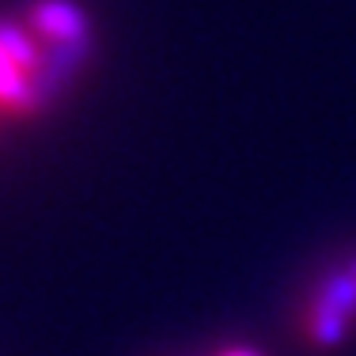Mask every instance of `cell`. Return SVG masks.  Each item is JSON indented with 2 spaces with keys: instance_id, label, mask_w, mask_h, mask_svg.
Masks as SVG:
<instances>
[{
  "instance_id": "cell-1",
  "label": "cell",
  "mask_w": 356,
  "mask_h": 356,
  "mask_svg": "<svg viewBox=\"0 0 356 356\" xmlns=\"http://www.w3.org/2000/svg\"><path fill=\"white\" fill-rule=\"evenodd\" d=\"M356 318V277L353 269H337V273H326L322 284L307 296L303 303V337L318 349H334L349 337Z\"/></svg>"
},
{
  "instance_id": "cell-2",
  "label": "cell",
  "mask_w": 356,
  "mask_h": 356,
  "mask_svg": "<svg viewBox=\"0 0 356 356\" xmlns=\"http://www.w3.org/2000/svg\"><path fill=\"white\" fill-rule=\"evenodd\" d=\"M224 356H254V353H247V349H232V353H224Z\"/></svg>"
},
{
  "instance_id": "cell-3",
  "label": "cell",
  "mask_w": 356,
  "mask_h": 356,
  "mask_svg": "<svg viewBox=\"0 0 356 356\" xmlns=\"http://www.w3.org/2000/svg\"><path fill=\"white\" fill-rule=\"evenodd\" d=\"M349 269H353V277H356V261H349Z\"/></svg>"
}]
</instances>
